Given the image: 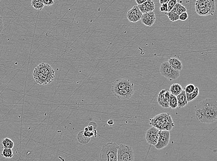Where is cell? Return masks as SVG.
Listing matches in <instances>:
<instances>
[{
    "label": "cell",
    "mask_w": 217,
    "mask_h": 161,
    "mask_svg": "<svg viewBox=\"0 0 217 161\" xmlns=\"http://www.w3.org/2000/svg\"><path fill=\"white\" fill-rule=\"evenodd\" d=\"M1 155L6 158H11L14 156L13 150L11 149H4L2 151Z\"/></svg>",
    "instance_id": "25"
},
{
    "label": "cell",
    "mask_w": 217,
    "mask_h": 161,
    "mask_svg": "<svg viewBox=\"0 0 217 161\" xmlns=\"http://www.w3.org/2000/svg\"><path fill=\"white\" fill-rule=\"evenodd\" d=\"M127 13L137 16L139 18L140 20L141 17H142V15H143V14L141 13V12L140 11V9L138 8V6H134L133 8H131V10L128 11Z\"/></svg>",
    "instance_id": "23"
},
{
    "label": "cell",
    "mask_w": 217,
    "mask_h": 161,
    "mask_svg": "<svg viewBox=\"0 0 217 161\" xmlns=\"http://www.w3.org/2000/svg\"><path fill=\"white\" fill-rule=\"evenodd\" d=\"M198 121L204 124L214 123L217 119V102L214 99H205L199 102L195 107Z\"/></svg>",
    "instance_id": "1"
},
{
    "label": "cell",
    "mask_w": 217,
    "mask_h": 161,
    "mask_svg": "<svg viewBox=\"0 0 217 161\" xmlns=\"http://www.w3.org/2000/svg\"><path fill=\"white\" fill-rule=\"evenodd\" d=\"M3 28V22L2 21V18L0 15V33L2 32V29Z\"/></svg>",
    "instance_id": "36"
},
{
    "label": "cell",
    "mask_w": 217,
    "mask_h": 161,
    "mask_svg": "<svg viewBox=\"0 0 217 161\" xmlns=\"http://www.w3.org/2000/svg\"><path fill=\"white\" fill-rule=\"evenodd\" d=\"M189 15L186 12H184V13H182L180 15H179V20H180L181 21H185L188 18Z\"/></svg>",
    "instance_id": "33"
},
{
    "label": "cell",
    "mask_w": 217,
    "mask_h": 161,
    "mask_svg": "<svg viewBox=\"0 0 217 161\" xmlns=\"http://www.w3.org/2000/svg\"><path fill=\"white\" fill-rule=\"evenodd\" d=\"M216 6L214 1L210 0L208 6L205 7L204 8L200 9L196 12L197 14L200 16H207V15H214L215 12Z\"/></svg>",
    "instance_id": "13"
},
{
    "label": "cell",
    "mask_w": 217,
    "mask_h": 161,
    "mask_svg": "<svg viewBox=\"0 0 217 161\" xmlns=\"http://www.w3.org/2000/svg\"><path fill=\"white\" fill-rule=\"evenodd\" d=\"M126 17L127 19L132 23L138 22V21L140 20L139 18L137 16L133 15L131 14H128V13H127Z\"/></svg>",
    "instance_id": "29"
},
{
    "label": "cell",
    "mask_w": 217,
    "mask_h": 161,
    "mask_svg": "<svg viewBox=\"0 0 217 161\" xmlns=\"http://www.w3.org/2000/svg\"><path fill=\"white\" fill-rule=\"evenodd\" d=\"M168 62L170 66L176 70L181 71L183 68L182 63L180 60L176 58H170L168 60Z\"/></svg>",
    "instance_id": "15"
},
{
    "label": "cell",
    "mask_w": 217,
    "mask_h": 161,
    "mask_svg": "<svg viewBox=\"0 0 217 161\" xmlns=\"http://www.w3.org/2000/svg\"><path fill=\"white\" fill-rule=\"evenodd\" d=\"M108 124L110 126H112L114 124V121L113 119H110L108 121Z\"/></svg>",
    "instance_id": "38"
},
{
    "label": "cell",
    "mask_w": 217,
    "mask_h": 161,
    "mask_svg": "<svg viewBox=\"0 0 217 161\" xmlns=\"http://www.w3.org/2000/svg\"><path fill=\"white\" fill-rule=\"evenodd\" d=\"M146 1L147 0H136V2H137L138 5L144 3V2H146Z\"/></svg>",
    "instance_id": "37"
},
{
    "label": "cell",
    "mask_w": 217,
    "mask_h": 161,
    "mask_svg": "<svg viewBox=\"0 0 217 161\" xmlns=\"http://www.w3.org/2000/svg\"><path fill=\"white\" fill-rule=\"evenodd\" d=\"M168 0H160L159 1L160 4H161V5L163 4L167 3H168Z\"/></svg>",
    "instance_id": "39"
},
{
    "label": "cell",
    "mask_w": 217,
    "mask_h": 161,
    "mask_svg": "<svg viewBox=\"0 0 217 161\" xmlns=\"http://www.w3.org/2000/svg\"><path fill=\"white\" fill-rule=\"evenodd\" d=\"M210 0H197L195 4L196 12L200 9L207 7L209 5Z\"/></svg>",
    "instance_id": "18"
},
{
    "label": "cell",
    "mask_w": 217,
    "mask_h": 161,
    "mask_svg": "<svg viewBox=\"0 0 217 161\" xmlns=\"http://www.w3.org/2000/svg\"><path fill=\"white\" fill-rule=\"evenodd\" d=\"M170 95L169 91L166 89H163L160 91L157 99L158 103L160 106L164 108L169 107Z\"/></svg>",
    "instance_id": "11"
},
{
    "label": "cell",
    "mask_w": 217,
    "mask_h": 161,
    "mask_svg": "<svg viewBox=\"0 0 217 161\" xmlns=\"http://www.w3.org/2000/svg\"><path fill=\"white\" fill-rule=\"evenodd\" d=\"M117 161H134V152L130 146L121 144L118 149Z\"/></svg>",
    "instance_id": "4"
},
{
    "label": "cell",
    "mask_w": 217,
    "mask_h": 161,
    "mask_svg": "<svg viewBox=\"0 0 217 161\" xmlns=\"http://www.w3.org/2000/svg\"><path fill=\"white\" fill-rule=\"evenodd\" d=\"M87 127H88V131H94V130H95L96 128H97V124H96L95 122H93L92 121V122L89 123L88 126Z\"/></svg>",
    "instance_id": "32"
},
{
    "label": "cell",
    "mask_w": 217,
    "mask_h": 161,
    "mask_svg": "<svg viewBox=\"0 0 217 161\" xmlns=\"http://www.w3.org/2000/svg\"><path fill=\"white\" fill-rule=\"evenodd\" d=\"M43 1L45 6H50L54 3V1L53 0H43Z\"/></svg>",
    "instance_id": "34"
},
{
    "label": "cell",
    "mask_w": 217,
    "mask_h": 161,
    "mask_svg": "<svg viewBox=\"0 0 217 161\" xmlns=\"http://www.w3.org/2000/svg\"><path fill=\"white\" fill-rule=\"evenodd\" d=\"M178 107L179 108L184 107L188 104L186 94L184 89L182 91L180 94L176 96Z\"/></svg>",
    "instance_id": "16"
},
{
    "label": "cell",
    "mask_w": 217,
    "mask_h": 161,
    "mask_svg": "<svg viewBox=\"0 0 217 161\" xmlns=\"http://www.w3.org/2000/svg\"><path fill=\"white\" fill-rule=\"evenodd\" d=\"M134 85L133 82H131L130 80L120 78L115 80L112 84V91L113 92L120 90H123L127 88L130 87Z\"/></svg>",
    "instance_id": "8"
},
{
    "label": "cell",
    "mask_w": 217,
    "mask_h": 161,
    "mask_svg": "<svg viewBox=\"0 0 217 161\" xmlns=\"http://www.w3.org/2000/svg\"><path fill=\"white\" fill-rule=\"evenodd\" d=\"M119 145L110 142L104 144L100 155V161H117Z\"/></svg>",
    "instance_id": "3"
},
{
    "label": "cell",
    "mask_w": 217,
    "mask_h": 161,
    "mask_svg": "<svg viewBox=\"0 0 217 161\" xmlns=\"http://www.w3.org/2000/svg\"><path fill=\"white\" fill-rule=\"evenodd\" d=\"M195 88H196V87H195V86H194V85H193V84H188L185 87V89H184V91H185L186 93H192L195 90Z\"/></svg>",
    "instance_id": "30"
},
{
    "label": "cell",
    "mask_w": 217,
    "mask_h": 161,
    "mask_svg": "<svg viewBox=\"0 0 217 161\" xmlns=\"http://www.w3.org/2000/svg\"><path fill=\"white\" fill-rule=\"evenodd\" d=\"M77 140L80 143L83 144H87L89 143L91 138H89L85 136L84 134V130L80 131L77 135Z\"/></svg>",
    "instance_id": "21"
},
{
    "label": "cell",
    "mask_w": 217,
    "mask_h": 161,
    "mask_svg": "<svg viewBox=\"0 0 217 161\" xmlns=\"http://www.w3.org/2000/svg\"><path fill=\"white\" fill-rule=\"evenodd\" d=\"M32 75L36 82L40 85H46L47 84H50L55 79V78L50 77L41 74L35 68L33 71Z\"/></svg>",
    "instance_id": "9"
},
{
    "label": "cell",
    "mask_w": 217,
    "mask_h": 161,
    "mask_svg": "<svg viewBox=\"0 0 217 161\" xmlns=\"http://www.w3.org/2000/svg\"><path fill=\"white\" fill-rule=\"evenodd\" d=\"M177 3L176 0H170L168 1L167 3V6H168V12H170V11L173 8V7L175 6Z\"/></svg>",
    "instance_id": "31"
},
{
    "label": "cell",
    "mask_w": 217,
    "mask_h": 161,
    "mask_svg": "<svg viewBox=\"0 0 217 161\" xmlns=\"http://www.w3.org/2000/svg\"><path fill=\"white\" fill-rule=\"evenodd\" d=\"M170 132L168 130H159V136L157 144L155 146L157 150H161L165 147L169 143Z\"/></svg>",
    "instance_id": "7"
},
{
    "label": "cell",
    "mask_w": 217,
    "mask_h": 161,
    "mask_svg": "<svg viewBox=\"0 0 217 161\" xmlns=\"http://www.w3.org/2000/svg\"><path fill=\"white\" fill-rule=\"evenodd\" d=\"M176 6H177V8H176V14H177V15H180L182 13H184V12H186V8L182 5L181 4V3H177Z\"/></svg>",
    "instance_id": "27"
},
{
    "label": "cell",
    "mask_w": 217,
    "mask_h": 161,
    "mask_svg": "<svg viewBox=\"0 0 217 161\" xmlns=\"http://www.w3.org/2000/svg\"><path fill=\"white\" fill-rule=\"evenodd\" d=\"M36 69L44 75L55 78V71L49 64L46 63H41L36 67Z\"/></svg>",
    "instance_id": "12"
},
{
    "label": "cell",
    "mask_w": 217,
    "mask_h": 161,
    "mask_svg": "<svg viewBox=\"0 0 217 161\" xmlns=\"http://www.w3.org/2000/svg\"><path fill=\"white\" fill-rule=\"evenodd\" d=\"M156 17L154 12L145 13L142 15L141 20L143 24L147 27H151L155 22Z\"/></svg>",
    "instance_id": "14"
},
{
    "label": "cell",
    "mask_w": 217,
    "mask_h": 161,
    "mask_svg": "<svg viewBox=\"0 0 217 161\" xmlns=\"http://www.w3.org/2000/svg\"><path fill=\"white\" fill-rule=\"evenodd\" d=\"M1 144L4 149H12L14 148L15 144L12 140L10 138H7L2 139L1 141Z\"/></svg>",
    "instance_id": "20"
},
{
    "label": "cell",
    "mask_w": 217,
    "mask_h": 161,
    "mask_svg": "<svg viewBox=\"0 0 217 161\" xmlns=\"http://www.w3.org/2000/svg\"><path fill=\"white\" fill-rule=\"evenodd\" d=\"M178 107L177 99L176 96L170 94L169 98V107L171 109H175Z\"/></svg>",
    "instance_id": "24"
},
{
    "label": "cell",
    "mask_w": 217,
    "mask_h": 161,
    "mask_svg": "<svg viewBox=\"0 0 217 161\" xmlns=\"http://www.w3.org/2000/svg\"><path fill=\"white\" fill-rule=\"evenodd\" d=\"M135 92L134 85H133L130 87L120 90L113 92V94L115 97H116L118 99H122V100H127L131 98Z\"/></svg>",
    "instance_id": "10"
},
{
    "label": "cell",
    "mask_w": 217,
    "mask_h": 161,
    "mask_svg": "<svg viewBox=\"0 0 217 161\" xmlns=\"http://www.w3.org/2000/svg\"><path fill=\"white\" fill-rule=\"evenodd\" d=\"M155 3L154 1L151 0H147L146 2V13L151 12L154 10Z\"/></svg>",
    "instance_id": "26"
},
{
    "label": "cell",
    "mask_w": 217,
    "mask_h": 161,
    "mask_svg": "<svg viewBox=\"0 0 217 161\" xmlns=\"http://www.w3.org/2000/svg\"><path fill=\"white\" fill-rule=\"evenodd\" d=\"M160 12H168V6L167 3L161 5L160 8Z\"/></svg>",
    "instance_id": "35"
},
{
    "label": "cell",
    "mask_w": 217,
    "mask_h": 161,
    "mask_svg": "<svg viewBox=\"0 0 217 161\" xmlns=\"http://www.w3.org/2000/svg\"><path fill=\"white\" fill-rule=\"evenodd\" d=\"M32 6L37 10H42L44 8V4L42 0H32L31 1Z\"/></svg>",
    "instance_id": "22"
},
{
    "label": "cell",
    "mask_w": 217,
    "mask_h": 161,
    "mask_svg": "<svg viewBox=\"0 0 217 161\" xmlns=\"http://www.w3.org/2000/svg\"><path fill=\"white\" fill-rule=\"evenodd\" d=\"M160 71L162 76L170 81L176 80L180 76V71L173 69L168 61L162 63Z\"/></svg>",
    "instance_id": "5"
},
{
    "label": "cell",
    "mask_w": 217,
    "mask_h": 161,
    "mask_svg": "<svg viewBox=\"0 0 217 161\" xmlns=\"http://www.w3.org/2000/svg\"><path fill=\"white\" fill-rule=\"evenodd\" d=\"M183 90L182 86L179 84H174L172 85L169 89L170 94L177 96Z\"/></svg>",
    "instance_id": "17"
},
{
    "label": "cell",
    "mask_w": 217,
    "mask_h": 161,
    "mask_svg": "<svg viewBox=\"0 0 217 161\" xmlns=\"http://www.w3.org/2000/svg\"><path fill=\"white\" fill-rule=\"evenodd\" d=\"M159 136V130L151 127L146 131L145 138L149 144L155 146L158 143Z\"/></svg>",
    "instance_id": "6"
},
{
    "label": "cell",
    "mask_w": 217,
    "mask_h": 161,
    "mask_svg": "<svg viewBox=\"0 0 217 161\" xmlns=\"http://www.w3.org/2000/svg\"><path fill=\"white\" fill-rule=\"evenodd\" d=\"M186 94L187 99V102L193 101L194 100L196 99L199 95V89L198 87H196L195 90L193 92L190 93H186Z\"/></svg>",
    "instance_id": "19"
},
{
    "label": "cell",
    "mask_w": 217,
    "mask_h": 161,
    "mask_svg": "<svg viewBox=\"0 0 217 161\" xmlns=\"http://www.w3.org/2000/svg\"><path fill=\"white\" fill-rule=\"evenodd\" d=\"M166 15L168 16V18L170 21L172 22H175L179 20V15L175 13H171V12H168L166 13Z\"/></svg>",
    "instance_id": "28"
},
{
    "label": "cell",
    "mask_w": 217,
    "mask_h": 161,
    "mask_svg": "<svg viewBox=\"0 0 217 161\" xmlns=\"http://www.w3.org/2000/svg\"><path fill=\"white\" fill-rule=\"evenodd\" d=\"M150 124L159 130H171L175 126L171 117L166 113L159 114L150 119Z\"/></svg>",
    "instance_id": "2"
}]
</instances>
